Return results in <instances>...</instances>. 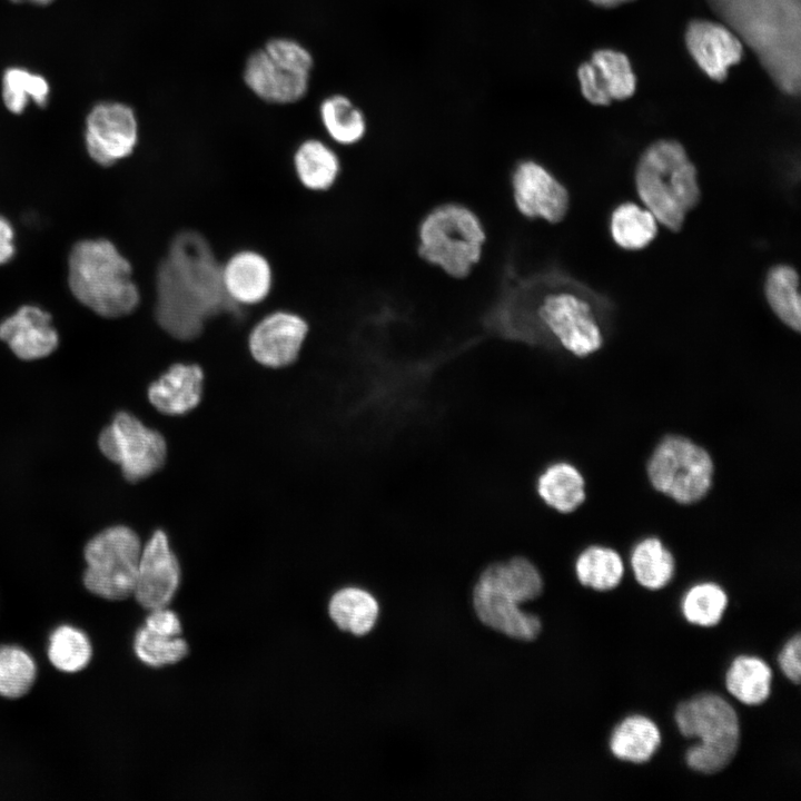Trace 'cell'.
<instances>
[{
	"instance_id": "obj_1",
	"label": "cell",
	"mask_w": 801,
	"mask_h": 801,
	"mask_svg": "<svg viewBox=\"0 0 801 801\" xmlns=\"http://www.w3.org/2000/svg\"><path fill=\"white\" fill-rule=\"evenodd\" d=\"M712 10L758 57L777 87L800 91V0H706Z\"/></svg>"
},
{
	"instance_id": "obj_2",
	"label": "cell",
	"mask_w": 801,
	"mask_h": 801,
	"mask_svg": "<svg viewBox=\"0 0 801 801\" xmlns=\"http://www.w3.org/2000/svg\"><path fill=\"white\" fill-rule=\"evenodd\" d=\"M154 280L195 308L207 322L241 310L225 295L221 258L209 238L195 228L179 229L169 238Z\"/></svg>"
},
{
	"instance_id": "obj_3",
	"label": "cell",
	"mask_w": 801,
	"mask_h": 801,
	"mask_svg": "<svg viewBox=\"0 0 801 801\" xmlns=\"http://www.w3.org/2000/svg\"><path fill=\"white\" fill-rule=\"evenodd\" d=\"M68 284L82 305L106 318L128 316L141 301L131 263L108 239H87L73 246Z\"/></svg>"
},
{
	"instance_id": "obj_4",
	"label": "cell",
	"mask_w": 801,
	"mask_h": 801,
	"mask_svg": "<svg viewBox=\"0 0 801 801\" xmlns=\"http://www.w3.org/2000/svg\"><path fill=\"white\" fill-rule=\"evenodd\" d=\"M636 190L653 216L673 231L700 199L696 169L682 145L659 140L642 154L635 171Z\"/></svg>"
},
{
	"instance_id": "obj_5",
	"label": "cell",
	"mask_w": 801,
	"mask_h": 801,
	"mask_svg": "<svg viewBox=\"0 0 801 801\" xmlns=\"http://www.w3.org/2000/svg\"><path fill=\"white\" fill-rule=\"evenodd\" d=\"M486 231L467 206L445 202L434 207L418 226V254L454 278H465L482 258Z\"/></svg>"
},
{
	"instance_id": "obj_6",
	"label": "cell",
	"mask_w": 801,
	"mask_h": 801,
	"mask_svg": "<svg viewBox=\"0 0 801 801\" xmlns=\"http://www.w3.org/2000/svg\"><path fill=\"white\" fill-rule=\"evenodd\" d=\"M675 722L685 738L700 742L686 751L690 769L714 774L725 769L740 744V722L734 708L722 696L704 693L678 705Z\"/></svg>"
},
{
	"instance_id": "obj_7",
	"label": "cell",
	"mask_w": 801,
	"mask_h": 801,
	"mask_svg": "<svg viewBox=\"0 0 801 801\" xmlns=\"http://www.w3.org/2000/svg\"><path fill=\"white\" fill-rule=\"evenodd\" d=\"M314 58L298 40L274 37L247 57L243 79L260 100L271 105H293L309 90Z\"/></svg>"
},
{
	"instance_id": "obj_8",
	"label": "cell",
	"mask_w": 801,
	"mask_h": 801,
	"mask_svg": "<svg viewBox=\"0 0 801 801\" xmlns=\"http://www.w3.org/2000/svg\"><path fill=\"white\" fill-rule=\"evenodd\" d=\"M141 550L139 536L126 525L99 532L83 550L85 586L107 600L127 599L134 593Z\"/></svg>"
},
{
	"instance_id": "obj_9",
	"label": "cell",
	"mask_w": 801,
	"mask_h": 801,
	"mask_svg": "<svg viewBox=\"0 0 801 801\" xmlns=\"http://www.w3.org/2000/svg\"><path fill=\"white\" fill-rule=\"evenodd\" d=\"M647 474L655 490L681 504L700 501L710 490L713 463L701 446L682 436H668L653 452Z\"/></svg>"
},
{
	"instance_id": "obj_10",
	"label": "cell",
	"mask_w": 801,
	"mask_h": 801,
	"mask_svg": "<svg viewBox=\"0 0 801 801\" xmlns=\"http://www.w3.org/2000/svg\"><path fill=\"white\" fill-rule=\"evenodd\" d=\"M535 316L540 327L575 356H587L602 346L596 305L578 287H555L541 295Z\"/></svg>"
},
{
	"instance_id": "obj_11",
	"label": "cell",
	"mask_w": 801,
	"mask_h": 801,
	"mask_svg": "<svg viewBox=\"0 0 801 801\" xmlns=\"http://www.w3.org/2000/svg\"><path fill=\"white\" fill-rule=\"evenodd\" d=\"M101 453L119 465L126 481H142L165 464L167 443L156 429L145 425L135 415L120 411L99 434Z\"/></svg>"
},
{
	"instance_id": "obj_12",
	"label": "cell",
	"mask_w": 801,
	"mask_h": 801,
	"mask_svg": "<svg viewBox=\"0 0 801 801\" xmlns=\"http://www.w3.org/2000/svg\"><path fill=\"white\" fill-rule=\"evenodd\" d=\"M310 332L299 312L278 307L261 315L250 327L247 348L251 358L267 368H285L300 356Z\"/></svg>"
},
{
	"instance_id": "obj_13",
	"label": "cell",
	"mask_w": 801,
	"mask_h": 801,
	"mask_svg": "<svg viewBox=\"0 0 801 801\" xmlns=\"http://www.w3.org/2000/svg\"><path fill=\"white\" fill-rule=\"evenodd\" d=\"M139 126L134 109L122 102L95 106L86 120L85 141L89 156L108 167L131 156L138 145Z\"/></svg>"
},
{
	"instance_id": "obj_14",
	"label": "cell",
	"mask_w": 801,
	"mask_h": 801,
	"mask_svg": "<svg viewBox=\"0 0 801 801\" xmlns=\"http://www.w3.org/2000/svg\"><path fill=\"white\" fill-rule=\"evenodd\" d=\"M516 209L530 219L560 222L567 214L570 195L565 186L542 164L524 159L511 176Z\"/></svg>"
},
{
	"instance_id": "obj_15",
	"label": "cell",
	"mask_w": 801,
	"mask_h": 801,
	"mask_svg": "<svg viewBox=\"0 0 801 801\" xmlns=\"http://www.w3.org/2000/svg\"><path fill=\"white\" fill-rule=\"evenodd\" d=\"M221 281L229 303L247 310L268 300L276 275L265 253L254 247H240L221 258Z\"/></svg>"
},
{
	"instance_id": "obj_16",
	"label": "cell",
	"mask_w": 801,
	"mask_h": 801,
	"mask_svg": "<svg viewBox=\"0 0 801 801\" xmlns=\"http://www.w3.org/2000/svg\"><path fill=\"white\" fill-rule=\"evenodd\" d=\"M180 582V566L162 530L152 533L141 550L134 595L147 610L165 607Z\"/></svg>"
},
{
	"instance_id": "obj_17",
	"label": "cell",
	"mask_w": 801,
	"mask_h": 801,
	"mask_svg": "<svg viewBox=\"0 0 801 801\" xmlns=\"http://www.w3.org/2000/svg\"><path fill=\"white\" fill-rule=\"evenodd\" d=\"M577 78L582 95L593 105L623 100L635 91L636 79L627 57L611 49L597 50L590 61L581 63Z\"/></svg>"
},
{
	"instance_id": "obj_18",
	"label": "cell",
	"mask_w": 801,
	"mask_h": 801,
	"mask_svg": "<svg viewBox=\"0 0 801 801\" xmlns=\"http://www.w3.org/2000/svg\"><path fill=\"white\" fill-rule=\"evenodd\" d=\"M686 48L699 67L713 80L723 81L729 68L743 55V43L725 24L693 20L685 32Z\"/></svg>"
},
{
	"instance_id": "obj_19",
	"label": "cell",
	"mask_w": 801,
	"mask_h": 801,
	"mask_svg": "<svg viewBox=\"0 0 801 801\" xmlns=\"http://www.w3.org/2000/svg\"><path fill=\"white\" fill-rule=\"evenodd\" d=\"M0 339L23 360L49 356L59 345V335L51 324V316L33 306H21L0 323Z\"/></svg>"
},
{
	"instance_id": "obj_20",
	"label": "cell",
	"mask_w": 801,
	"mask_h": 801,
	"mask_svg": "<svg viewBox=\"0 0 801 801\" xmlns=\"http://www.w3.org/2000/svg\"><path fill=\"white\" fill-rule=\"evenodd\" d=\"M205 373L196 363L178 362L152 380L147 395L150 404L168 416H180L201 402Z\"/></svg>"
},
{
	"instance_id": "obj_21",
	"label": "cell",
	"mask_w": 801,
	"mask_h": 801,
	"mask_svg": "<svg viewBox=\"0 0 801 801\" xmlns=\"http://www.w3.org/2000/svg\"><path fill=\"white\" fill-rule=\"evenodd\" d=\"M473 604L485 625L513 639L532 641L541 633L536 615L522 612L516 601L478 583L473 591Z\"/></svg>"
},
{
	"instance_id": "obj_22",
	"label": "cell",
	"mask_w": 801,
	"mask_h": 801,
	"mask_svg": "<svg viewBox=\"0 0 801 801\" xmlns=\"http://www.w3.org/2000/svg\"><path fill=\"white\" fill-rule=\"evenodd\" d=\"M294 177L310 194L329 191L342 172V161L336 150L319 138L303 139L291 156Z\"/></svg>"
},
{
	"instance_id": "obj_23",
	"label": "cell",
	"mask_w": 801,
	"mask_h": 801,
	"mask_svg": "<svg viewBox=\"0 0 801 801\" xmlns=\"http://www.w3.org/2000/svg\"><path fill=\"white\" fill-rule=\"evenodd\" d=\"M477 583L518 604L538 597L543 591V578L536 566L520 556L491 564L482 572Z\"/></svg>"
},
{
	"instance_id": "obj_24",
	"label": "cell",
	"mask_w": 801,
	"mask_h": 801,
	"mask_svg": "<svg viewBox=\"0 0 801 801\" xmlns=\"http://www.w3.org/2000/svg\"><path fill=\"white\" fill-rule=\"evenodd\" d=\"M536 492L544 504L554 511L568 514L585 501V481L572 464H550L536 479Z\"/></svg>"
},
{
	"instance_id": "obj_25",
	"label": "cell",
	"mask_w": 801,
	"mask_h": 801,
	"mask_svg": "<svg viewBox=\"0 0 801 801\" xmlns=\"http://www.w3.org/2000/svg\"><path fill=\"white\" fill-rule=\"evenodd\" d=\"M661 744V732L649 718L635 714L625 718L613 730L610 738L612 754L625 762H647Z\"/></svg>"
},
{
	"instance_id": "obj_26",
	"label": "cell",
	"mask_w": 801,
	"mask_h": 801,
	"mask_svg": "<svg viewBox=\"0 0 801 801\" xmlns=\"http://www.w3.org/2000/svg\"><path fill=\"white\" fill-rule=\"evenodd\" d=\"M319 120L328 138L344 147L362 141L367 132L364 111L346 95L325 97L318 107Z\"/></svg>"
},
{
	"instance_id": "obj_27",
	"label": "cell",
	"mask_w": 801,
	"mask_h": 801,
	"mask_svg": "<svg viewBox=\"0 0 801 801\" xmlns=\"http://www.w3.org/2000/svg\"><path fill=\"white\" fill-rule=\"evenodd\" d=\"M772 671L762 659L750 655L735 657L725 674L728 692L746 705H759L771 692Z\"/></svg>"
},
{
	"instance_id": "obj_28",
	"label": "cell",
	"mask_w": 801,
	"mask_h": 801,
	"mask_svg": "<svg viewBox=\"0 0 801 801\" xmlns=\"http://www.w3.org/2000/svg\"><path fill=\"white\" fill-rule=\"evenodd\" d=\"M328 611L340 630L354 635H365L376 623L378 604L367 591L345 587L332 596Z\"/></svg>"
},
{
	"instance_id": "obj_29",
	"label": "cell",
	"mask_w": 801,
	"mask_h": 801,
	"mask_svg": "<svg viewBox=\"0 0 801 801\" xmlns=\"http://www.w3.org/2000/svg\"><path fill=\"white\" fill-rule=\"evenodd\" d=\"M631 566L640 585L649 590H660L672 580L675 561L659 538L647 537L634 546Z\"/></svg>"
},
{
	"instance_id": "obj_30",
	"label": "cell",
	"mask_w": 801,
	"mask_h": 801,
	"mask_svg": "<svg viewBox=\"0 0 801 801\" xmlns=\"http://www.w3.org/2000/svg\"><path fill=\"white\" fill-rule=\"evenodd\" d=\"M765 296L774 314L795 332L801 327L799 276L793 267H773L765 281Z\"/></svg>"
},
{
	"instance_id": "obj_31",
	"label": "cell",
	"mask_w": 801,
	"mask_h": 801,
	"mask_svg": "<svg viewBox=\"0 0 801 801\" xmlns=\"http://www.w3.org/2000/svg\"><path fill=\"white\" fill-rule=\"evenodd\" d=\"M656 218L633 202L617 206L611 217V235L622 248L637 250L646 247L657 234Z\"/></svg>"
},
{
	"instance_id": "obj_32",
	"label": "cell",
	"mask_w": 801,
	"mask_h": 801,
	"mask_svg": "<svg viewBox=\"0 0 801 801\" xmlns=\"http://www.w3.org/2000/svg\"><path fill=\"white\" fill-rule=\"evenodd\" d=\"M575 573L584 586L604 592L620 584L624 565L616 551L604 546H590L578 555Z\"/></svg>"
},
{
	"instance_id": "obj_33",
	"label": "cell",
	"mask_w": 801,
	"mask_h": 801,
	"mask_svg": "<svg viewBox=\"0 0 801 801\" xmlns=\"http://www.w3.org/2000/svg\"><path fill=\"white\" fill-rule=\"evenodd\" d=\"M726 606V593L720 585L712 582L700 583L689 589L681 603L685 620L703 627H711L720 623Z\"/></svg>"
},
{
	"instance_id": "obj_34",
	"label": "cell",
	"mask_w": 801,
	"mask_h": 801,
	"mask_svg": "<svg viewBox=\"0 0 801 801\" xmlns=\"http://www.w3.org/2000/svg\"><path fill=\"white\" fill-rule=\"evenodd\" d=\"M91 644L80 630L61 625L49 639L48 657L60 671L72 673L86 668L91 659Z\"/></svg>"
},
{
	"instance_id": "obj_35",
	"label": "cell",
	"mask_w": 801,
	"mask_h": 801,
	"mask_svg": "<svg viewBox=\"0 0 801 801\" xmlns=\"http://www.w3.org/2000/svg\"><path fill=\"white\" fill-rule=\"evenodd\" d=\"M47 80L22 68H9L2 77V99L9 111L19 115L33 100L39 107L48 101Z\"/></svg>"
},
{
	"instance_id": "obj_36",
	"label": "cell",
	"mask_w": 801,
	"mask_h": 801,
	"mask_svg": "<svg viewBox=\"0 0 801 801\" xmlns=\"http://www.w3.org/2000/svg\"><path fill=\"white\" fill-rule=\"evenodd\" d=\"M37 668L33 659L13 645L0 646V695L17 699L33 685Z\"/></svg>"
},
{
	"instance_id": "obj_37",
	"label": "cell",
	"mask_w": 801,
	"mask_h": 801,
	"mask_svg": "<svg viewBox=\"0 0 801 801\" xmlns=\"http://www.w3.org/2000/svg\"><path fill=\"white\" fill-rule=\"evenodd\" d=\"M134 649L141 662L154 668L177 663L188 653L185 640L155 633L146 626L137 631Z\"/></svg>"
},
{
	"instance_id": "obj_38",
	"label": "cell",
	"mask_w": 801,
	"mask_h": 801,
	"mask_svg": "<svg viewBox=\"0 0 801 801\" xmlns=\"http://www.w3.org/2000/svg\"><path fill=\"white\" fill-rule=\"evenodd\" d=\"M781 671L793 683L799 684L801 679V639L797 634L790 639L778 656Z\"/></svg>"
},
{
	"instance_id": "obj_39",
	"label": "cell",
	"mask_w": 801,
	"mask_h": 801,
	"mask_svg": "<svg viewBox=\"0 0 801 801\" xmlns=\"http://www.w3.org/2000/svg\"><path fill=\"white\" fill-rule=\"evenodd\" d=\"M145 626L158 634L178 636L181 633V625L177 614L165 607L151 610L147 616Z\"/></svg>"
},
{
	"instance_id": "obj_40",
	"label": "cell",
	"mask_w": 801,
	"mask_h": 801,
	"mask_svg": "<svg viewBox=\"0 0 801 801\" xmlns=\"http://www.w3.org/2000/svg\"><path fill=\"white\" fill-rule=\"evenodd\" d=\"M13 237L11 224L0 216V265L8 263L14 254Z\"/></svg>"
},
{
	"instance_id": "obj_41",
	"label": "cell",
	"mask_w": 801,
	"mask_h": 801,
	"mask_svg": "<svg viewBox=\"0 0 801 801\" xmlns=\"http://www.w3.org/2000/svg\"><path fill=\"white\" fill-rule=\"evenodd\" d=\"M594 4L601 6V7H615L620 3H622V0H590Z\"/></svg>"
},
{
	"instance_id": "obj_42",
	"label": "cell",
	"mask_w": 801,
	"mask_h": 801,
	"mask_svg": "<svg viewBox=\"0 0 801 801\" xmlns=\"http://www.w3.org/2000/svg\"><path fill=\"white\" fill-rule=\"evenodd\" d=\"M10 1L16 2V3L28 2V3L38 4V6H44V4L52 2L53 0H10Z\"/></svg>"
},
{
	"instance_id": "obj_43",
	"label": "cell",
	"mask_w": 801,
	"mask_h": 801,
	"mask_svg": "<svg viewBox=\"0 0 801 801\" xmlns=\"http://www.w3.org/2000/svg\"><path fill=\"white\" fill-rule=\"evenodd\" d=\"M632 1V0H622V2Z\"/></svg>"
}]
</instances>
